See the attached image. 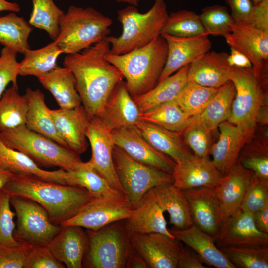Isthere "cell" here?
<instances>
[{"instance_id":"cell-1","label":"cell","mask_w":268,"mask_h":268,"mask_svg":"<svg viewBox=\"0 0 268 268\" xmlns=\"http://www.w3.org/2000/svg\"><path fill=\"white\" fill-rule=\"evenodd\" d=\"M106 37L79 53L67 55L63 61L64 67L74 75L89 119L101 116L114 87L124 79L121 72L105 59L110 49Z\"/></svg>"},{"instance_id":"cell-2","label":"cell","mask_w":268,"mask_h":268,"mask_svg":"<svg viewBox=\"0 0 268 268\" xmlns=\"http://www.w3.org/2000/svg\"><path fill=\"white\" fill-rule=\"evenodd\" d=\"M2 189L10 196L35 201L46 210L51 222L59 225L74 216L94 198L83 188L28 175L14 174Z\"/></svg>"},{"instance_id":"cell-3","label":"cell","mask_w":268,"mask_h":268,"mask_svg":"<svg viewBox=\"0 0 268 268\" xmlns=\"http://www.w3.org/2000/svg\"><path fill=\"white\" fill-rule=\"evenodd\" d=\"M109 52L105 59L121 72L130 94L134 98L158 84L167 61L168 47L160 34L146 45L126 54Z\"/></svg>"},{"instance_id":"cell-4","label":"cell","mask_w":268,"mask_h":268,"mask_svg":"<svg viewBox=\"0 0 268 268\" xmlns=\"http://www.w3.org/2000/svg\"><path fill=\"white\" fill-rule=\"evenodd\" d=\"M168 16L165 0H154L144 13L132 5L119 10L117 20L122 24V32L119 37H106L110 45L109 53L124 54L149 44L161 34Z\"/></svg>"},{"instance_id":"cell-5","label":"cell","mask_w":268,"mask_h":268,"mask_svg":"<svg viewBox=\"0 0 268 268\" xmlns=\"http://www.w3.org/2000/svg\"><path fill=\"white\" fill-rule=\"evenodd\" d=\"M112 23L92 7L70 5L60 19L59 33L54 41L63 53L74 54L107 37Z\"/></svg>"},{"instance_id":"cell-6","label":"cell","mask_w":268,"mask_h":268,"mask_svg":"<svg viewBox=\"0 0 268 268\" xmlns=\"http://www.w3.org/2000/svg\"><path fill=\"white\" fill-rule=\"evenodd\" d=\"M0 138L6 145L26 155L40 167L70 171L83 162L79 154L25 125L0 132Z\"/></svg>"},{"instance_id":"cell-7","label":"cell","mask_w":268,"mask_h":268,"mask_svg":"<svg viewBox=\"0 0 268 268\" xmlns=\"http://www.w3.org/2000/svg\"><path fill=\"white\" fill-rule=\"evenodd\" d=\"M87 246L82 267L126 268L133 250L125 220L111 223L97 230L87 229Z\"/></svg>"},{"instance_id":"cell-8","label":"cell","mask_w":268,"mask_h":268,"mask_svg":"<svg viewBox=\"0 0 268 268\" xmlns=\"http://www.w3.org/2000/svg\"><path fill=\"white\" fill-rule=\"evenodd\" d=\"M112 156L119 181L134 208L151 189L173 183L171 174L137 161L118 146L114 145Z\"/></svg>"},{"instance_id":"cell-9","label":"cell","mask_w":268,"mask_h":268,"mask_svg":"<svg viewBox=\"0 0 268 268\" xmlns=\"http://www.w3.org/2000/svg\"><path fill=\"white\" fill-rule=\"evenodd\" d=\"M230 81L234 85L235 95L227 121L251 134L266 97L264 91L266 84L256 76L252 67H233Z\"/></svg>"},{"instance_id":"cell-10","label":"cell","mask_w":268,"mask_h":268,"mask_svg":"<svg viewBox=\"0 0 268 268\" xmlns=\"http://www.w3.org/2000/svg\"><path fill=\"white\" fill-rule=\"evenodd\" d=\"M10 202L17 217L14 237L23 245L47 246L62 227L52 223L46 210L35 201L10 196Z\"/></svg>"},{"instance_id":"cell-11","label":"cell","mask_w":268,"mask_h":268,"mask_svg":"<svg viewBox=\"0 0 268 268\" xmlns=\"http://www.w3.org/2000/svg\"><path fill=\"white\" fill-rule=\"evenodd\" d=\"M134 208L123 194L93 198L74 216L60 225H76L91 230H97L114 222L129 218Z\"/></svg>"},{"instance_id":"cell-12","label":"cell","mask_w":268,"mask_h":268,"mask_svg":"<svg viewBox=\"0 0 268 268\" xmlns=\"http://www.w3.org/2000/svg\"><path fill=\"white\" fill-rule=\"evenodd\" d=\"M230 48L246 56L256 76L266 83L268 69V33L245 23L235 22L224 36Z\"/></svg>"},{"instance_id":"cell-13","label":"cell","mask_w":268,"mask_h":268,"mask_svg":"<svg viewBox=\"0 0 268 268\" xmlns=\"http://www.w3.org/2000/svg\"><path fill=\"white\" fill-rule=\"evenodd\" d=\"M132 246L148 268H177L181 242L161 233H130Z\"/></svg>"},{"instance_id":"cell-14","label":"cell","mask_w":268,"mask_h":268,"mask_svg":"<svg viewBox=\"0 0 268 268\" xmlns=\"http://www.w3.org/2000/svg\"><path fill=\"white\" fill-rule=\"evenodd\" d=\"M92 155L87 163L102 176L117 191L125 194L116 175L112 151L114 144L111 132L98 117L90 119L86 131Z\"/></svg>"},{"instance_id":"cell-15","label":"cell","mask_w":268,"mask_h":268,"mask_svg":"<svg viewBox=\"0 0 268 268\" xmlns=\"http://www.w3.org/2000/svg\"><path fill=\"white\" fill-rule=\"evenodd\" d=\"M111 133L114 145L134 159L172 174L175 162L151 146L134 126L121 127L111 131Z\"/></svg>"},{"instance_id":"cell-16","label":"cell","mask_w":268,"mask_h":268,"mask_svg":"<svg viewBox=\"0 0 268 268\" xmlns=\"http://www.w3.org/2000/svg\"><path fill=\"white\" fill-rule=\"evenodd\" d=\"M215 242L218 248L268 246V234L257 228L252 214L239 208L222 222Z\"/></svg>"},{"instance_id":"cell-17","label":"cell","mask_w":268,"mask_h":268,"mask_svg":"<svg viewBox=\"0 0 268 268\" xmlns=\"http://www.w3.org/2000/svg\"><path fill=\"white\" fill-rule=\"evenodd\" d=\"M161 35L167 42L168 54L158 83L200 58L210 51L212 47L207 35L181 37L165 33H161Z\"/></svg>"},{"instance_id":"cell-18","label":"cell","mask_w":268,"mask_h":268,"mask_svg":"<svg viewBox=\"0 0 268 268\" xmlns=\"http://www.w3.org/2000/svg\"><path fill=\"white\" fill-rule=\"evenodd\" d=\"M172 175L173 184L184 191L215 188L223 176L208 156L200 157L191 153L176 163Z\"/></svg>"},{"instance_id":"cell-19","label":"cell","mask_w":268,"mask_h":268,"mask_svg":"<svg viewBox=\"0 0 268 268\" xmlns=\"http://www.w3.org/2000/svg\"><path fill=\"white\" fill-rule=\"evenodd\" d=\"M183 191L189 204L193 224L215 239L221 221L215 188L201 187Z\"/></svg>"},{"instance_id":"cell-20","label":"cell","mask_w":268,"mask_h":268,"mask_svg":"<svg viewBox=\"0 0 268 268\" xmlns=\"http://www.w3.org/2000/svg\"><path fill=\"white\" fill-rule=\"evenodd\" d=\"M225 52L209 51L189 65L187 81L219 88L230 79L233 71Z\"/></svg>"},{"instance_id":"cell-21","label":"cell","mask_w":268,"mask_h":268,"mask_svg":"<svg viewBox=\"0 0 268 268\" xmlns=\"http://www.w3.org/2000/svg\"><path fill=\"white\" fill-rule=\"evenodd\" d=\"M50 114L67 147L79 155L84 153L88 147L86 134L90 119L82 105L72 109H50Z\"/></svg>"},{"instance_id":"cell-22","label":"cell","mask_w":268,"mask_h":268,"mask_svg":"<svg viewBox=\"0 0 268 268\" xmlns=\"http://www.w3.org/2000/svg\"><path fill=\"white\" fill-rule=\"evenodd\" d=\"M254 174L237 162L215 187L221 223L240 208Z\"/></svg>"},{"instance_id":"cell-23","label":"cell","mask_w":268,"mask_h":268,"mask_svg":"<svg viewBox=\"0 0 268 268\" xmlns=\"http://www.w3.org/2000/svg\"><path fill=\"white\" fill-rule=\"evenodd\" d=\"M165 211L154 188L142 198L131 216L125 220V225L130 233H161L175 237L167 226Z\"/></svg>"},{"instance_id":"cell-24","label":"cell","mask_w":268,"mask_h":268,"mask_svg":"<svg viewBox=\"0 0 268 268\" xmlns=\"http://www.w3.org/2000/svg\"><path fill=\"white\" fill-rule=\"evenodd\" d=\"M141 114L122 80L114 87L99 119L111 132L125 126H135L141 120Z\"/></svg>"},{"instance_id":"cell-25","label":"cell","mask_w":268,"mask_h":268,"mask_svg":"<svg viewBox=\"0 0 268 268\" xmlns=\"http://www.w3.org/2000/svg\"><path fill=\"white\" fill-rule=\"evenodd\" d=\"M218 127L219 138L212 145L209 154L216 167L224 175L237 162L242 146L250 134L228 121L220 123Z\"/></svg>"},{"instance_id":"cell-26","label":"cell","mask_w":268,"mask_h":268,"mask_svg":"<svg viewBox=\"0 0 268 268\" xmlns=\"http://www.w3.org/2000/svg\"><path fill=\"white\" fill-rule=\"evenodd\" d=\"M47 246L55 257L67 267L81 268L87 246V236L80 226H62Z\"/></svg>"},{"instance_id":"cell-27","label":"cell","mask_w":268,"mask_h":268,"mask_svg":"<svg viewBox=\"0 0 268 268\" xmlns=\"http://www.w3.org/2000/svg\"><path fill=\"white\" fill-rule=\"evenodd\" d=\"M171 233L195 251L204 264L217 268H236L217 246L215 238L194 224L184 229H169Z\"/></svg>"},{"instance_id":"cell-28","label":"cell","mask_w":268,"mask_h":268,"mask_svg":"<svg viewBox=\"0 0 268 268\" xmlns=\"http://www.w3.org/2000/svg\"><path fill=\"white\" fill-rule=\"evenodd\" d=\"M134 127L151 146L170 157L176 163L191 153L183 141L180 133L142 120Z\"/></svg>"},{"instance_id":"cell-29","label":"cell","mask_w":268,"mask_h":268,"mask_svg":"<svg viewBox=\"0 0 268 268\" xmlns=\"http://www.w3.org/2000/svg\"><path fill=\"white\" fill-rule=\"evenodd\" d=\"M38 79L51 93L60 108L72 109L82 105L74 75L68 68L57 66Z\"/></svg>"},{"instance_id":"cell-30","label":"cell","mask_w":268,"mask_h":268,"mask_svg":"<svg viewBox=\"0 0 268 268\" xmlns=\"http://www.w3.org/2000/svg\"><path fill=\"white\" fill-rule=\"evenodd\" d=\"M0 166L13 174L31 175L46 181L67 185V171L62 169L54 171L42 169L26 155L6 145L0 138Z\"/></svg>"},{"instance_id":"cell-31","label":"cell","mask_w":268,"mask_h":268,"mask_svg":"<svg viewBox=\"0 0 268 268\" xmlns=\"http://www.w3.org/2000/svg\"><path fill=\"white\" fill-rule=\"evenodd\" d=\"M25 95L28 102L26 127L68 148L54 125L44 94L38 89L27 88Z\"/></svg>"},{"instance_id":"cell-32","label":"cell","mask_w":268,"mask_h":268,"mask_svg":"<svg viewBox=\"0 0 268 268\" xmlns=\"http://www.w3.org/2000/svg\"><path fill=\"white\" fill-rule=\"evenodd\" d=\"M160 202L169 215V223L178 229L187 228L193 224L190 206L183 191L173 183L154 188Z\"/></svg>"},{"instance_id":"cell-33","label":"cell","mask_w":268,"mask_h":268,"mask_svg":"<svg viewBox=\"0 0 268 268\" xmlns=\"http://www.w3.org/2000/svg\"><path fill=\"white\" fill-rule=\"evenodd\" d=\"M189 65L183 67L146 93L133 98L141 113L176 98L187 81Z\"/></svg>"},{"instance_id":"cell-34","label":"cell","mask_w":268,"mask_h":268,"mask_svg":"<svg viewBox=\"0 0 268 268\" xmlns=\"http://www.w3.org/2000/svg\"><path fill=\"white\" fill-rule=\"evenodd\" d=\"M235 88L229 81L218 89L204 109L199 115L189 118V123H199L211 131L229 118Z\"/></svg>"},{"instance_id":"cell-35","label":"cell","mask_w":268,"mask_h":268,"mask_svg":"<svg viewBox=\"0 0 268 268\" xmlns=\"http://www.w3.org/2000/svg\"><path fill=\"white\" fill-rule=\"evenodd\" d=\"M62 50L53 41L36 50H28L19 63V75L34 76L37 78L53 70L57 66V60Z\"/></svg>"},{"instance_id":"cell-36","label":"cell","mask_w":268,"mask_h":268,"mask_svg":"<svg viewBox=\"0 0 268 268\" xmlns=\"http://www.w3.org/2000/svg\"><path fill=\"white\" fill-rule=\"evenodd\" d=\"M28 102L18 87L12 85L0 98V132L25 125Z\"/></svg>"},{"instance_id":"cell-37","label":"cell","mask_w":268,"mask_h":268,"mask_svg":"<svg viewBox=\"0 0 268 268\" xmlns=\"http://www.w3.org/2000/svg\"><path fill=\"white\" fill-rule=\"evenodd\" d=\"M66 184L85 189L94 198L123 194L111 187L87 162L74 170L67 171Z\"/></svg>"},{"instance_id":"cell-38","label":"cell","mask_w":268,"mask_h":268,"mask_svg":"<svg viewBox=\"0 0 268 268\" xmlns=\"http://www.w3.org/2000/svg\"><path fill=\"white\" fill-rule=\"evenodd\" d=\"M33 30L31 25L14 12L0 17V43L17 53L30 49L28 37Z\"/></svg>"},{"instance_id":"cell-39","label":"cell","mask_w":268,"mask_h":268,"mask_svg":"<svg viewBox=\"0 0 268 268\" xmlns=\"http://www.w3.org/2000/svg\"><path fill=\"white\" fill-rule=\"evenodd\" d=\"M140 118L168 130L182 133L188 125L190 118L173 99L142 113Z\"/></svg>"},{"instance_id":"cell-40","label":"cell","mask_w":268,"mask_h":268,"mask_svg":"<svg viewBox=\"0 0 268 268\" xmlns=\"http://www.w3.org/2000/svg\"><path fill=\"white\" fill-rule=\"evenodd\" d=\"M218 89L187 81L174 99L183 112L191 118L200 114L204 109Z\"/></svg>"},{"instance_id":"cell-41","label":"cell","mask_w":268,"mask_h":268,"mask_svg":"<svg viewBox=\"0 0 268 268\" xmlns=\"http://www.w3.org/2000/svg\"><path fill=\"white\" fill-rule=\"evenodd\" d=\"M32 10L29 23L46 31L54 41L59 33V21L65 13L53 0H32Z\"/></svg>"},{"instance_id":"cell-42","label":"cell","mask_w":268,"mask_h":268,"mask_svg":"<svg viewBox=\"0 0 268 268\" xmlns=\"http://www.w3.org/2000/svg\"><path fill=\"white\" fill-rule=\"evenodd\" d=\"M239 268H268V246H240L219 248Z\"/></svg>"},{"instance_id":"cell-43","label":"cell","mask_w":268,"mask_h":268,"mask_svg":"<svg viewBox=\"0 0 268 268\" xmlns=\"http://www.w3.org/2000/svg\"><path fill=\"white\" fill-rule=\"evenodd\" d=\"M161 33L181 37L207 35L199 15L188 10L169 15Z\"/></svg>"},{"instance_id":"cell-44","label":"cell","mask_w":268,"mask_h":268,"mask_svg":"<svg viewBox=\"0 0 268 268\" xmlns=\"http://www.w3.org/2000/svg\"><path fill=\"white\" fill-rule=\"evenodd\" d=\"M199 15L206 34L224 36L230 33L235 21L226 7L213 5L204 7Z\"/></svg>"},{"instance_id":"cell-45","label":"cell","mask_w":268,"mask_h":268,"mask_svg":"<svg viewBox=\"0 0 268 268\" xmlns=\"http://www.w3.org/2000/svg\"><path fill=\"white\" fill-rule=\"evenodd\" d=\"M185 143L200 157H207L212 146L211 131L197 122L189 123L182 132Z\"/></svg>"},{"instance_id":"cell-46","label":"cell","mask_w":268,"mask_h":268,"mask_svg":"<svg viewBox=\"0 0 268 268\" xmlns=\"http://www.w3.org/2000/svg\"><path fill=\"white\" fill-rule=\"evenodd\" d=\"M268 204V180L254 174L240 206L253 214Z\"/></svg>"},{"instance_id":"cell-47","label":"cell","mask_w":268,"mask_h":268,"mask_svg":"<svg viewBox=\"0 0 268 268\" xmlns=\"http://www.w3.org/2000/svg\"><path fill=\"white\" fill-rule=\"evenodd\" d=\"M10 195L2 188L0 190V245L17 247L21 245L14 237L16 215L10 208Z\"/></svg>"},{"instance_id":"cell-48","label":"cell","mask_w":268,"mask_h":268,"mask_svg":"<svg viewBox=\"0 0 268 268\" xmlns=\"http://www.w3.org/2000/svg\"><path fill=\"white\" fill-rule=\"evenodd\" d=\"M17 52L4 47L0 56V98L10 82L18 87L17 77L19 75V63L16 60Z\"/></svg>"},{"instance_id":"cell-49","label":"cell","mask_w":268,"mask_h":268,"mask_svg":"<svg viewBox=\"0 0 268 268\" xmlns=\"http://www.w3.org/2000/svg\"><path fill=\"white\" fill-rule=\"evenodd\" d=\"M47 246H33L27 253L23 268H65Z\"/></svg>"},{"instance_id":"cell-50","label":"cell","mask_w":268,"mask_h":268,"mask_svg":"<svg viewBox=\"0 0 268 268\" xmlns=\"http://www.w3.org/2000/svg\"><path fill=\"white\" fill-rule=\"evenodd\" d=\"M33 246L0 245V268H23L26 255Z\"/></svg>"},{"instance_id":"cell-51","label":"cell","mask_w":268,"mask_h":268,"mask_svg":"<svg viewBox=\"0 0 268 268\" xmlns=\"http://www.w3.org/2000/svg\"><path fill=\"white\" fill-rule=\"evenodd\" d=\"M256 29L268 33V0L254 4L250 14L245 23Z\"/></svg>"},{"instance_id":"cell-52","label":"cell","mask_w":268,"mask_h":268,"mask_svg":"<svg viewBox=\"0 0 268 268\" xmlns=\"http://www.w3.org/2000/svg\"><path fill=\"white\" fill-rule=\"evenodd\" d=\"M238 162V161H237ZM244 168L250 170L260 177L268 180L267 154L254 153L245 156L238 162Z\"/></svg>"},{"instance_id":"cell-53","label":"cell","mask_w":268,"mask_h":268,"mask_svg":"<svg viewBox=\"0 0 268 268\" xmlns=\"http://www.w3.org/2000/svg\"><path fill=\"white\" fill-rule=\"evenodd\" d=\"M229 6L231 16L236 23H245L252 11L254 3L251 0H224Z\"/></svg>"},{"instance_id":"cell-54","label":"cell","mask_w":268,"mask_h":268,"mask_svg":"<svg viewBox=\"0 0 268 268\" xmlns=\"http://www.w3.org/2000/svg\"><path fill=\"white\" fill-rule=\"evenodd\" d=\"M198 254L189 246H182L177 268H206Z\"/></svg>"},{"instance_id":"cell-55","label":"cell","mask_w":268,"mask_h":268,"mask_svg":"<svg viewBox=\"0 0 268 268\" xmlns=\"http://www.w3.org/2000/svg\"><path fill=\"white\" fill-rule=\"evenodd\" d=\"M231 51L228 54V61L233 67L249 68L252 64L248 58L239 51L230 48Z\"/></svg>"},{"instance_id":"cell-56","label":"cell","mask_w":268,"mask_h":268,"mask_svg":"<svg viewBox=\"0 0 268 268\" xmlns=\"http://www.w3.org/2000/svg\"><path fill=\"white\" fill-rule=\"evenodd\" d=\"M252 214L257 228L268 234V204Z\"/></svg>"},{"instance_id":"cell-57","label":"cell","mask_w":268,"mask_h":268,"mask_svg":"<svg viewBox=\"0 0 268 268\" xmlns=\"http://www.w3.org/2000/svg\"><path fill=\"white\" fill-rule=\"evenodd\" d=\"M126 268H148V267L142 257L133 248L127 260Z\"/></svg>"},{"instance_id":"cell-58","label":"cell","mask_w":268,"mask_h":268,"mask_svg":"<svg viewBox=\"0 0 268 268\" xmlns=\"http://www.w3.org/2000/svg\"><path fill=\"white\" fill-rule=\"evenodd\" d=\"M20 10V7L17 3L0 0V13L5 11L15 13L18 12Z\"/></svg>"},{"instance_id":"cell-59","label":"cell","mask_w":268,"mask_h":268,"mask_svg":"<svg viewBox=\"0 0 268 268\" xmlns=\"http://www.w3.org/2000/svg\"><path fill=\"white\" fill-rule=\"evenodd\" d=\"M13 174L0 166V190L11 179Z\"/></svg>"},{"instance_id":"cell-60","label":"cell","mask_w":268,"mask_h":268,"mask_svg":"<svg viewBox=\"0 0 268 268\" xmlns=\"http://www.w3.org/2000/svg\"><path fill=\"white\" fill-rule=\"evenodd\" d=\"M117 2L127 3L130 5L137 6L139 4V0H115Z\"/></svg>"},{"instance_id":"cell-61","label":"cell","mask_w":268,"mask_h":268,"mask_svg":"<svg viewBox=\"0 0 268 268\" xmlns=\"http://www.w3.org/2000/svg\"><path fill=\"white\" fill-rule=\"evenodd\" d=\"M254 4H256L260 1H261L262 0H251Z\"/></svg>"}]
</instances>
